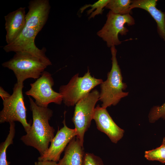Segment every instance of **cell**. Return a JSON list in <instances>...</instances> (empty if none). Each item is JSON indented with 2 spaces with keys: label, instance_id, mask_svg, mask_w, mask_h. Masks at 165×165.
Masks as SVG:
<instances>
[{
  "label": "cell",
  "instance_id": "6da1fadb",
  "mask_svg": "<svg viewBox=\"0 0 165 165\" xmlns=\"http://www.w3.org/2000/svg\"><path fill=\"white\" fill-rule=\"evenodd\" d=\"M25 24L17 37L12 42L5 46L6 52H23L30 53L40 59L48 66L52 65L45 54L46 50L38 49L35 40L37 35L46 24L50 6L48 0H31L29 3Z\"/></svg>",
  "mask_w": 165,
  "mask_h": 165
},
{
  "label": "cell",
  "instance_id": "7a4b0ae2",
  "mask_svg": "<svg viewBox=\"0 0 165 165\" xmlns=\"http://www.w3.org/2000/svg\"><path fill=\"white\" fill-rule=\"evenodd\" d=\"M29 98L33 123L29 130L20 140L25 145L36 149L41 156L47 150L54 137L55 130L49 123L53 111L48 107L38 106L31 97Z\"/></svg>",
  "mask_w": 165,
  "mask_h": 165
},
{
  "label": "cell",
  "instance_id": "3957f363",
  "mask_svg": "<svg viewBox=\"0 0 165 165\" xmlns=\"http://www.w3.org/2000/svg\"><path fill=\"white\" fill-rule=\"evenodd\" d=\"M112 67L107 74L106 80L101 84L99 99L102 102L101 107L106 108L111 106L115 105L120 100L128 94V92L123 90L127 87L123 82L121 70L116 58L117 50L115 46L111 47Z\"/></svg>",
  "mask_w": 165,
  "mask_h": 165
},
{
  "label": "cell",
  "instance_id": "277c9868",
  "mask_svg": "<svg viewBox=\"0 0 165 165\" xmlns=\"http://www.w3.org/2000/svg\"><path fill=\"white\" fill-rule=\"evenodd\" d=\"M2 65L13 72L19 83H24L29 78L38 79L48 66L37 57L23 52H16L13 58Z\"/></svg>",
  "mask_w": 165,
  "mask_h": 165
},
{
  "label": "cell",
  "instance_id": "5b68a950",
  "mask_svg": "<svg viewBox=\"0 0 165 165\" xmlns=\"http://www.w3.org/2000/svg\"><path fill=\"white\" fill-rule=\"evenodd\" d=\"M103 82L102 79L92 76L88 69L82 77H79L78 73L74 75L67 84L60 87L59 93L66 106H73Z\"/></svg>",
  "mask_w": 165,
  "mask_h": 165
},
{
  "label": "cell",
  "instance_id": "8992f818",
  "mask_svg": "<svg viewBox=\"0 0 165 165\" xmlns=\"http://www.w3.org/2000/svg\"><path fill=\"white\" fill-rule=\"evenodd\" d=\"M24 87V83L16 82L14 85L11 96L3 101V108L0 112V123L19 122L27 133L31 125L27 120V109L22 91Z\"/></svg>",
  "mask_w": 165,
  "mask_h": 165
},
{
  "label": "cell",
  "instance_id": "52a82bcc",
  "mask_svg": "<svg viewBox=\"0 0 165 165\" xmlns=\"http://www.w3.org/2000/svg\"><path fill=\"white\" fill-rule=\"evenodd\" d=\"M99 97V92L94 89L75 105L72 120L76 131V137L83 147L84 135L93 119L95 105Z\"/></svg>",
  "mask_w": 165,
  "mask_h": 165
},
{
  "label": "cell",
  "instance_id": "ba28073f",
  "mask_svg": "<svg viewBox=\"0 0 165 165\" xmlns=\"http://www.w3.org/2000/svg\"><path fill=\"white\" fill-rule=\"evenodd\" d=\"M106 23L102 28L97 32V35L105 42L108 47L117 46L121 43L118 38V35H125L129 30L125 26L135 24L134 18L130 14L121 15L109 11L106 16Z\"/></svg>",
  "mask_w": 165,
  "mask_h": 165
},
{
  "label": "cell",
  "instance_id": "9c48e42d",
  "mask_svg": "<svg viewBox=\"0 0 165 165\" xmlns=\"http://www.w3.org/2000/svg\"><path fill=\"white\" fill-rule=\"evenodd\" d=\"M54 85L51 74L44 71L35 82L30 84V89L25 94L32 97L35 104L40 107H48L52 103L61 105L63 101L62 95L53 90Z\"/></svg>",
  "mask_w": 165,
  "mask_h": 165
},
{
  "label": "cell",
  "instance_id": "30bf717a",
  "mask_svg": "<svg viewBox=\"0 0 165 165\" xmlns=\"http://www.w3.org/2000/svg\"><path fill=\"white\" fill-rule=\"evenodd\" d=\"M64 127L58 130L46 152L38 158V161H52L59 162L62 152L67 145L77 135L76 130L68 127L65 119L63 121Z\"/></svg>",
  "mask_w": 165,
  "mask_h": 165
},
{
  "label": "cell",
  "instance_id": "8fae6325",
  "mask_svg": "<svg viewBox=\"0 0 165 165\" xmlns=\"http://www.w3.org/2000/svg\"><path fill=\"white\" fill-rule=\"evenodd\" d=\"M97 129L106 134L112 142L117 143L123 137L124 131L113 121L106 108L99 105L95 108L93 119Z\"/></svg>",
  "mask_w": 165,
  "mask_h": 165
},
{
  "label": "cell",
  "instance_id": "7c38bea8",
  "mask_svg": "<svg viewBox=\"0 0 165 165\" xmlns=\"http://www.w3.org/2000/svg\"><path fill=\"white\" fill-rule=\"evenodd\" d=\"M25 7H20L5 16L6 41L7 44L13 41L19 35L25 24Z\"/></svg>",
  "mask_w": 165,
  "mask_h": 165
},
{
  "label": "cell",
  "instance_id": "4fadbf2b",
  "mask_svg": "<svg viewBox=\"0 0 165 165\" xmlns=\"http://www.w3.org/2000/svg\"><path fill=\"white\" fill-rule=\"evenodd\" d=\"M157 1V0H132L130 9L139 8L147 11L156 21L158 33L165 42V12L156 8Z\"/></svg>",
  "mask_w": 165,
  "mask_h": 165
},
{
  "label": "cell",
  "instance_id": "5bb4252c",
  "mask_svg": "<svg viewBox=\"0 0 165 165\" xmlns=\"http://www.w3.org/2000/svg\"><path fill=\"white\" fill-rule=\"evenodd\" d=\"M85 153L77 137H74L65 148L64 155L59 165H82Z\"/></svg>",
  "mask_w": 165,
  "mask_h": 165
},
{
  "label": "cell",
  "instance_id": "9a60e30c",
  "mask_svg": "<svg viewBox=\"0 0 165 165\" xmlns=\"http://www.w3.org/2000/svg\"><path fill=\"white\" fill-rule=\"evenodd\" d=\"M132 0H110L105 8L113 13L119 15L130 14L131 13L130 6Z\"/></svg>",
  "mask_w": 165,
  "mask_h": 165
},
{
  "label": "cell",
  "instance_id": "2e32d148",
  "mask_svg": "<svg viewBox=\"0 0 165 165\" xmlns=\"http://www.w3.org/2000/svg\"><path fill=\"white\" fill-rule=\"evenodd\" d=\"M10 124L9 133L4 141L0 145V165H9L10 162L7 160L6 150L7 148L13 143V139L15 133L14 122L9 123Z\"/></svg>",
  "mask_w": 165,
  "mask_h": 165
},
{
  "label": "cell",
  "instance_id": "e0dca14e",
  "mask_svg": "<svg viewBox=\"0 0 165 165\" xmlns=\"http://www.w3.org/2000/svg\"><path fill=\"white\" fill-rule=\"evenodd\" d=\"M110 0H99L93 4H87L82 7L80 10L81 13L83 12L87 8L90 7L91 9L87 11V14H91L89 17L90 19L99 14H102L104 10L103 8L106 6Z\"/></svg>",
  "mask_w": 165,
  "mask_h": 165
},
{
  "label": "cell",
  "instance_id": "ac0fdd59",
  "mask_svg": "<svg viewBox=\"0 0 165 165\" xmlns=\"http://www.w3.org/2000/svg\"><path fill=\"white\" fill-rule=\"evenodd\" d=\"M145 157L148 160L157 161L165 163V144L162 143L155 149L145 151Z\"/></svg>",
  "mask_w": 165,
  "mask_h": 165
},
{
  "label": "cell",
  "instance_id": "d6986e66",
  "mask_svg": "<svg viewBox=\"0 0 165 165\" xmlns=\"http://www.w3.org/2000/svg\"><path fill=\"white\" fill-rule=\"evenodd\" d=\"M149 121L153 123L160 119H165V102L161 106H154L149 112Z\"/></svg>",
  "mask_w": 165,
  "mask_h": 165
},
{
  "label": "cell",
  "instance_id": "ffe728a7",
  "mask_svg": "<svg viewBox=\"0 0 165 165\" xmlns=\"http://www.w3.org/2000/svg\"><path fill=\"white\" fill-rule=\"evenodd\" d=\"M82 165H104L102 159L93 153L85 154Z\"/></svg>",
  "mask_w": 165,
  "mask_h": 165
},
{
  "label": "cell",
  "instance_id": "44dd1931",
  "mask_svg": "<svg viewBox=\"0 0 165 165\" xmlns=\"http://www.w3.org/2000/svg\"><path fill=\"white\" fill-rule=\"evenodd\" d=\"M34 165H59L57 162L52 161H38L35 162Z\"/></svg>",
  "mask_w": 165,
  "mask_h": 165
},
{
  "label": "cell",
  "instance_id": "7402d4cb",
  "mask_svg": "<svg viewBox=\"0 0 165 165\" xmlns=\"http://www.w3.org/2000/svg\"><path fill=\"white\" fill-rule=\"evenodd\" d=\"M11 96L2 87H0V96L3 101L8 99Z\"/></svg>",
  "mask_w": 165,
  "mask_h": 165
},
{
  "label": "cell",
  "instance_id": "603a6c76",
  "mask_svg": "<svg viewBox=\"0 0 165 165\" xmlns=\"http://www.w3.org/2000/svg\"><path fill=\"white\" fill-rule=\"evenodd\" d=\"M162 143L165 144V137L163 138Z\"/></svg>",
  "mask_w": 165,
  "mask_h": 165
}]
</instances>
